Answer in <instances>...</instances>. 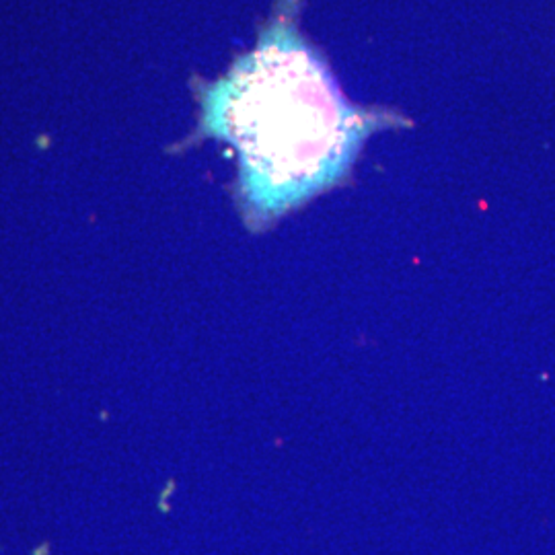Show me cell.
<instances>
[{"label":"cell","instance_id":"6da1fadb","mask_svg":"<svg viewBox=\"0 0 555 555\" xmlns=\"http://www.w3.org/2000/svg\"><path fill=\"white\" fill-rule=\"evenodd\" d=\"M212 114L270 210L333 183L364 134L362 116L342 99L327 68L286 33L238 62L218 86Z\"/></svg>","mask_w":555,"mask_h":555}]
</instances>
